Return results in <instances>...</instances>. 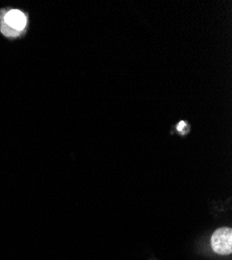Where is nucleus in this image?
I'll return each mask as SVG.
<instances>
[{
  "mask_svg": "<svg viewBox=\"0 0 232 260\" xmlns=\"http://www.w3.org/2000/svg\"><path fill=\"white\" fill-rule=\"evenodd\" d=\"M5 22L10 28L16 31H20L23 30V28L25 27L27 20L22 12H20L18 10H12L6 14Z\"/></svg>",
  "mask_w": 232,
  "mask_h": 260,
  "instance_id": "f03ea898",
  "label": "nucleus"
},
{
  "mask_svg": "<svg viewBox=\"0 0 232 260\" xmlns=\"http://www.w3.org/2000/svg\"><path fill=\"white\" fill-rule=\"evenodd\" d=\"M184 127H186V123L183 122V121H181V122L178 124L177 129L179 130V132H183V128H184Z\"/></svg>",
  "mask_w": 232,
  "mask_h": 260,
  "instance_id": "7ed1b4c3",
  "label": "nucleus"
},
{
  "mask_svg": "<svg viewBox=\"0 0 232 260\" xmlns=\"http://www.w3.org/2000/svg\"><path fill=\"white\" fill-rule=\"evenodd\" d=\"M212 247L214 251L221 255L232 252V230L230 228H220L212 236Z\"/></svg>",
  "mask_w": 232,
  "mask_h": 260,
  "instance_id": "f257e3e1",
  "label": "nucleus"
}]
</instances>
